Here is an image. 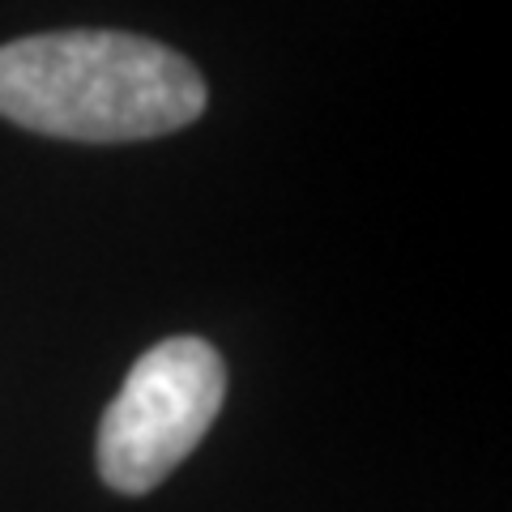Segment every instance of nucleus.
Segmentation results:
<instances>
[{"label": "nucleus", "instance_id": "nucleus-1", "mask_svg": "<svg viewBox=\"0 0 512 512\" xmlns=\"http://www.w3.org/2000/svg\"><path fill=\"white\" fill-rule=\"evenodd\" d=\"M197 64L128 30H52L0 47V116L64 141H150L201 120Z\"/></svg>", "mask_w": 512, "mask_h": 512}, {"label": "nucleus", "instance_id": "nucleus-2", "mask_svg": "<svg viewBox=\"0 0 512 512\" xmlns=\"http://www.w3.org/2000/svg\"><path fill=\"white\" fill-rule=\"evenodd\" d=\"M222 402L227 367L205 338H167L150 346L99 423V478L120 495L154 491L205 440Z\"/></svg>", "mask_w": 512, "mask_h": 512}]
</instances>
